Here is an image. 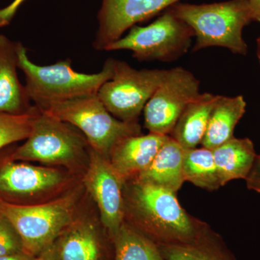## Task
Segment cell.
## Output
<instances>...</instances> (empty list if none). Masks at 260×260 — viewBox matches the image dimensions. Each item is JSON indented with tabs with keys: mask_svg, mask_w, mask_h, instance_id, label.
<instances>
[{
	"mask_svg": "<svg viewBox=\"0 0 260 260\" xmlns=\"http://www.w3.org/2000/svg\"><path fill=\"white\" fill-rule=\"evenodd\" d=\"M124 221L157 245H181L198 239L210 225L182 206L177 193L138 179L124 184Z\"/></svg>",
	"mask_w": 260,
	"mask_h": 260,
	"instance_id": "6da1fadb",
	"label": "cell"
},
{
	"mask_svg": "<svg viewBox=\"0 0 260 260\" xmlns=\"http://www.w3.org/2000/svg\"><path fill=\"white\" fill-rule=\"evenodd\" d=\"M169 8L194 31L193 52L217 47L225 48L234 54H247V44L243 39L242 31L253 20L249 0L202 5L179 2Z\"/></svg>",
	"mask_w": 260,
	"mask_h": 260,
	"instance_id": "7a4b0ae2",
	"label": "cell"
},
{
	"mask_svg": "<svg viewBox=\"0 0 260 260\" xmlns=\"http://www.w3.org/2000/svg\"><path fill=\"white\" fill-rule=\"evenodd\" d=\"M114 63V59L109 58L102 71L85 74L73 70L69 59L47 66L38 65L29 59L27 49L21 43L18 49V68L25 75V88L29 99L37 107L97 94L103 84L112 79Z\"/></svg>",
	"mask_w": 260,
	"mask_h": 260,
	"instance_id": "3957f363",
	"label": "cell"
},
{
	"mask_svg": "<svg viewBox=\"0 0 260 260\" xmlns=\"http://www.w3.org/2000/svg\"><path fill=\"white\" fill-rule=\"evenodd\" d=\"M89 148L86 138L79 129L39 110L26 141L8 159L78 170L88 164Z\"/></svg>",
	"mask_w": 260,
	"mask_h": 260,
	"instance_id": "277c9868",
	"label": "cell"
},
{
	"mask_svg": "<svg viewBox=\"0 0 260 260\" xmlns=\"http://www.w3.org/2000/svg\"><path fill=\"white\" fill-rule=\"evenodd\" d=\"M78 191L45 203L20 204L0 198V214L20 236L25 254L36 257L74 220Z\"/></svg>",
	"mask_w": 260,
	"mask_h": 260,
	"instance_id": "5b68a950",
	"label": "cell"
},
{
	"mask_svg": "<svg viewBox=\"0 0 260 260\" xmlns=\"http://www.w3.org/2000/svg\"><path fill=\"white\" fill-rule=\"evenodd\" d=\"M37 107L79 129L90 148L107 159L118 142L126 137L142 134L139 123L116 119L97 94L47 103Z\"/></svg>",
	"mask_w": 260,
	"mask_h": 260,
	"instance_id": "8992f818",
	"label": "cell"
},
{
	"mask_svg": "<svg viewBox=\"0 0 260 260\" xmlns=\"http://www.w3.org/2000/svg\"><path fill=\"white\" fill-rule=\"evenodd\" d=\"M194 37L191 27L169 8L150 25L132 27L127 35L108 46L105 51L129 50L140 61L170 62L189 50Z\"/></svg>",
	"mask_w": 260,
	"mask_h": 260,
	"instance_id": "52a82bcc",
	"label": "cell"
},
{
	"mask_svg": "<svg viewBox=\"0 0 260 260\" xmlns=\"http://www.w3.org/2000/svg\"><path fill=\"white\" fill-rule=\"evenodd\" d=\"M166 72L167 70H136L125 61L114 59L112 79L103 84L97 95L116 119L138 122Z\"/></svg>",
	"mask_w": 260,
	"mask_h": 260,
	"instance_id": "ba28073f",
	"label": "cell"
},
{
	"mask_svg": "<svg viewBox=\"0 0 260 260\" xmlns=\"http://www.w3.org/2000/svg\"><path fill=\"white\" fill-rule=\"evenodd\" d=\"M200 85L189 70L181 67L167 70L143 110L149 133L170 136L186 106L200 95Z\"/></svg>",
	"mask_w": 260,
	"mask_h": 260,
	"instance_id": "9c48e42d",
	"label": "cell"
},
{
	"mask_svg": "<svg viewBox=\"0 0 260 260\" xmlns=\"http://www.w3.org/2000/svg\"><path fill=\"white\" fill-rule=\"evenodd\" d=\"M84 184L96 203L102 224L112 239L124 221V183L109 159L90 148Z\"/></svg>",
	"mask_w": 260,
	"mask_h": 260,
	"instance_id": "30bf717a",
	"label": "cell"
},
{
	"mask_svg": "<svg viewBox=\"0 0 260 260\" xmlns=\"http://www.w3.org/2000/svg\"><path fill=\"white\" fill-rule=\"evenodd\" d=\"M68 174L61 169L8 159L0 166V194L14 199L44 200L68 185Z\"/></svg>",
	"mask_w": 260,
	"mask_h": 260,
	"instance_id": "8fae6325",
	"label": "cell"
},
{
	"mask_svg": "<svg viewBox=\"0 0 260 260\" xmlns=\"http://www.w3.org/2000/svg\"><path fill=\"white\" fill-rule=\"evenodd\" d=\"M180 0H102L93 47L106 48L137 23L150 20Z\"/></svg>",
	"mask_w": 260,
	"mask_h": 260,
	"instance_id": "7c38bea8",
	"label": "cell"
},
{
	"mask_svg": "<svg viewBox=\"0 0 260 260\" xmlns=\"http://www.w3.org/2000/svg\"><path fill=\"white\" fill-rule=\"evenodd\" d=\"M169 137L151 133L126 137L114 145L109 162L125 184L148 169Z\"/></svg>",
	"mask_w": 260,
	"mask_h": 260,
	"instance_id": "4fadbf2b",
	"label": "cell"
},
{
	"mask_svg": "<svg viewBox=\"0 0 260 260\" xmlns=\"http://www.w3.org/2000/svg\"><path fill=\"white\" fill-rule=\"evenodd\" d=\"M20 44L0 34V113L23 114L34 107L17 73Z\"/></svg>",
	"mask_w": 260,
	"mask_h": 260,
	"instance_id": "5bb4252c",
	"label": "cell"
},
{
	"mask_svg": "<svg viewBox=\"0 0 260 260\" xmlns=\"http://www.w3.org/2000/svg\"><path fill=\"white\" fill-rule=\"evenodd\" d=\"M185 150L172 137H169L148 169L136 179L177 193L185 181L183 174Z\"/></svg>",
	"mask_w": 260,
	"mask_h": 260,
	"instance_id": "9a60e30c",
	"label": "cell"
},
{
	"mask_svg": "<svg viewBox=\"0 0 260 260\" xmlns=\"http://www.w3.org/2000/svg\"><path fill=\"white\" fill-rule=\"evenodd\" d=\"M59 260H104L96 228L88 220H73L57 239Z\"/></svg>",
	"mask_w": 260,
	"mask_h": 260,
	"instance_id": "2e32d148",
	"label": "cell"
},
{
	"mask_svg": "<svg viewBox=\"0 0 260 260\" xmlns=\"http://www.w3.org/2000/svg\"><path fill=\"white\" fill-rule=\"evenodd\" d=\"M218 97V95L203 93L195 98L186 106L170 137L186 150L201 144Z\"/></svg>",
	"mask_w": 260,
	"mask_h": 260,
	"instance_id": "e0dca14e",
	"label": "cell"
},
{
	"mask_svg": "<svg viewBox=\"0 0 260 260\" xmlns=\"http://www.w3.org/2000/svg\"><path fill=\"white\" fill-rule=\"evenodd\" d=\"M244 96L218 95L210 114L208 127L202 145L210 150L234 138L236 126L246 112Z\"/></svg>",
	"mask_w": 260,
	"mask_h": 260,
	"instance_id": "ac0fdd59",
	"label": "cell"
},
{
	"mask_svg": "<svg viewBox=\"0 0 260 260\" xmlns=\"http://www.w3.org/2000/svg\"><path fill=\"white\" fill-rule=\"evenodd\" d=\"M214 160L221 186L235 179H246L256 156L249 138H236L213 149Z\"/></svg>",
	"mask_w": 260,
	"mask_h": 260,
	"instance_id": "d6986e66",
	"label": "cell"
},
{
	"mask_svg": "<svg viewBox=\"0 0 260 260\" xmlns=\"http://www.w3.org/2000/svg\"><path fill=\"white\" fill-rule=\"evenodd\" d=\"M158 246L166 260H237L211 228L189 244Z\"/></svg>",
	"mask_w": 260,
	"mask_h": 260,
	"instance_id": "ffe728a7",
	"label": "cell"
},
{
	"mask_svg": "<svg viewBox=\"0 0 260 260\" xmlns=\"http://www.w3.org/2000/svg\"><path fill=\"white\" fill-rule=\"evenodd\" d=\"M112 239L114 260H166L156 244L126 221Z\"/></svg>",
	"mask_w": 260,
	"mask_h": 260,
	"instance_id": "44dd1931",
	"label": "cell"
},
{
	"mask_svg": "<svg viewBox=\"0 0 260 260\" xmlns=\"http://www.w3.org/2000/svg\"><path fill=\"white\" fill-rule=\"evenodd\" d=\"M183 174L184 181L208 191L218 190L222 186L213 151L205 147L185 150Z\"/></svg>",
	"mask_w": 260,
	"mask_h": 260,
	"instance_id": "7402d4cb",
	"label": "cell"
},
{
	"mask_svg": "<svg viewBox=\"0 0 260 260\" xmlns=\"http://www.w3.org/2000/svg\"><path fill=\"white\" fill-rule=\"evenodd\" d=\"M39 109L34 106L31 110L23 114L0 113V150L17 142L26 140Z\"/></svg>",
	"mask_w": 260,
	"mask_h": 260,
	"instance_id": "603a6c76",
	"label": "cell"
},
{
	"mask_svg": "<svg viewBox=\"0 0 260 260\" xmlns=\"http://www.w3.org/2000/svg\"><path fill=\"white\" fill-rule=\"evenodd\" d=\"M23 252L20 236L9 220L0 214V256Z\"/></svg>",
	"mask_w": 260,
	"mask_h": 260,
	"instance_id": "cb8c5ba5",
	"label": "cell"
},
{
	"mask_svg": "<svg viewBox=\"0 0 260 260\" xmlns=\"http://www.w3.org/2000/svg\"><path fill=\"white\" fill-rule=\"evenodd\" d=\"M25 0H13L5 8H0V28L7 26L11 23L15 14Z\"/></svg>",
	"mask_w": 260,
	"mask_h": 260,
	"instance_id": "d4e9b609",
	"label": "cell"
},
{
	"mask_svg": "<svg viewBox=\"0 0 260 260\" xmlns=\"http://www.w3.org/2000/svg\"><path fill=\"white\" fill-rule=\"evenodd\" d=\"M245 180L248 189L260 193V155H256Z\"/></svg>",
	"mask_w": 260,
	"mask_h": 260,
	"instance_id": "484cf974",
	"label": "cell"
},
{
	"mask_svg": "<svg viewBox=\"0 0 260 260\" xmlns=\"http://www.w3.org/2000/svg\"><path fill=\"white\" fill-rule=\"evenodd\" d=\"M34 260H59L57 241L48 246L47 249L36 256Z\"/></svg>",
	"mask_w": 260,
	"mask_h": 260,
	"instance_id": "4316f807",
	"label": "cell"
},
{
	"mask_svg": "<svg viewBox=\"0 0 260 260\" xmlns=\"http://www.w3.org/2000/svg\"><path fill=\"white\" fill-rule=\"evenodd\" d=\"M253 20L260 23V0H249Z\"/></svg>",
	"mask_w": 260,
	"mask_h": 260,
	"instance_id": "83f0119b",
	"label": "cell"
},
{
	"mask_svg": "<svg viewBox=\"0 0 260 260\" xmlns=\"http://www.w3.org/2000/svg\"><path fill=\"white\" fill-rule=\"evenodd\" d=\"M35 257L28 255L25 253L21 252L11 255L1 256L0 260H34Z\"/></svg>",
	"mask_w": 260,
	"mask_h": 260,
	"instance_id": "f1b7e54d",
	"label": "cell"
},
{
	"mask_svg": "<svg viewBox=\"0 0 260 260\" xmlns=\"http://www.w3.org/2000/svg\"><path fill=\"white\" fill-rule=\"evenodd\" d=\"M257 56L260 62V47H257Z\"/></svg>",
	"mask_w": 260,
	"mask_h": 260,
	"instance_id": "f546056e",
	"label": "cell"
},
{
	"mask_svg": "<svg viewBox=\"0 0 260 260\" xmlns=\"http://www.w3.org/2000/svg\"><path fill=\"white\" fill-rule=\"evenodd\" d=\"M256 42H257V47H260V37L258 38L257 41H256Z\"/></svg>",
	"mask_w": 260,
	"mask_h": 260,
	"instance_id": "4dcf8cb0",
	"label": "cell"
}]
</instances>
